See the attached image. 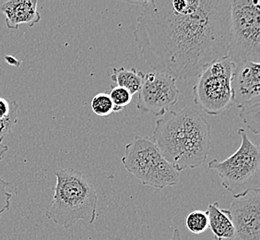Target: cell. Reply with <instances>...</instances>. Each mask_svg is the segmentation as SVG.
I'll return each instance as SVG.
<instances>
[{"label":"cell","mask_w":260,"mask_h":240,"mask_svg":"<svg viewBox=\"0 0 260 240\" xmlns=\"http://www.w3.org/2000/svg\"><path fill=\"white\" fill-rule=\"evenodd\" d=\"M133 32L154 71L190 80L228 55L230 0H149Z\"/></svg>","instance_id":"1"},{"label":"cell","mask_w":260,"mask_h":240,"mask_svg":"<svg viewBox=\"0 0 260 240\" xmlns=\"http://www.w3.org/2000/svg\"><path fill=\"white\" fill-rule=\"evenodd\" d=\"M151 140L167 162L179 173L205 163L210 148V123L190 106L169 111L156 120Z\"/></svg>","instance_id":"2"},{"label":"cell","mask_w":260,"mask_h":240,"mask_svg":"<svg viewBox=\"0 0 260 240\" xmlns=\"http://www.w3.org/2000/svg\"><path fill=\"white\" fill-rule=\"evenodd\" d=\"M55 175L54 196L46 217L66 229L79 221L93 224L97 218L98 195L90 176L73 168L55 171Z\"/></svg>","instance_id":"3"},{"label":"cell","mask_w":260,"mask_h":240,"mask_svg":"<svg viewBox=\"0 0 260 240\" xmlns=\"http://www.w3.org/2000/svg\"><path fill=\"white\" fill-rule=\"evenodd\" d=\"M122 164L144 186L165 189L179 183L180 174L160 154L149 137L136 135L125 145Z\"/></svg>","instance_id":"4"},{"label":"cell","mask_w":260,"mask_h":240,"mask_svg":"<svg viewBox=\"0 0 260 240\" xmlns=\"http://www.w3.org/2000/svg\"><path fill=\"white\" fill-rule=\"evenodd\" d=\"M228 57L235 66L260 61V0H230Z\"/></svg>","instance_id":"5"},{"label":"cell","mask_w":260,"mask_h":240,"mask_svg":"<svg viewBox=\"0 0 260 240\" xmlns=\"http://www.w3.org/2000/svg\"><path fill=\"white\" fill-rule=\"evenodd\" d=\"M237 133L241 139L238 150L225 160L213 159L208 165L210 170L218 173L221 185L233 195L259 188V145L251 141L244 129H239Z\"/></svg>","instance_id":"6"},{"label":"cell","mask_w":260,"mask_h":240,"mask_svg":"<svg viewBox=\"0 0 260 240\" xmlns=\"http://www.w3.org/2000/svg\"><path fill=\"white\" fill-rule=\"evenodd\" d=\"M235 63L227 56L215 60L200 72L193 86V101L208 115H218L234 105L232 81Z\"/></svg>","instance_id":"7"},{"label":"cell","mask_w":260,"mask_h":240,"mask_svg":"<svg viewBox=\"0 0 260 240\" xmlns=\"http://www.w3.org/2000/svg\"><path fill=\"white\" fill-rule=\"evenodd\" d=\"M176 80L160 72L145 73L139 91L137 108L155 116H164L179 100Z\"/></svg>","instance_id":"8"},{"label":"cell","mask_w":260,"mask_h":240,"mask_svg":"<svg viewBox=\"0 0 260 240\" xmlns=\"http://www.w3.org/2000/svg\"><path fill=\"white\" fill-rule=\"evenodd\" d=\"M239 240H260V190L250 189L234 195L228 209Z\"/></svg>","instance_id":"9"},{"label":"cell","mask_w":260,"mask_h":240,"mask_svg":"<svg viewBox=\"0 0 260 240\" xmlns=\"http://www.w3.org/2000/svg\"><path fill=\"white\" fill-rule=\"evenodd\" d=\"M234 104L237 106L260 95V65L246 62L235 66L232 81Z\"/></svg>","instance_id":"10"},{"label":"cell","mask_w":260,"mask_h":240,"mask_svg":"<svg viewBox=\"0 0 260 240\" xmlns=\"http://www.w3.org/2000/svg\"><path fill=\"white\" fill-rule=\"evenodd\" d=\"M37 0H0V12L5 15L6 25L18 30L20 24L32 27L41 20Z\"/></svg>","instance_id":"11"},{"label":"cell","mask_w":260,"mask_h":240,"mask_svg":"<svg viewBox=\"0 0 260 240\" xmlns=\"http://www.w3.org/2000/svg\"><path fill=\"white\" fill-rule=\"evenodd\" d=\"M209 227L217 240H232L235 237V230L231 220L228 209H221L219 202L208 206Z\"/></svg>","instance_id":"12"},{"label":"cell","mask_w":260,"mask_h":240,"mask_svg":"<svg viewBox=\"0 0 260 240\" xmlns=\"http://www.w3.org/2000/svg\"><path fill=\"white\" fill-rule=\"evenodd\" d=\"M145 73L131 68L130 70L124 67L113 68V73L111 74V80L113 81L112 86H119L125 88L132 95L138 94L142 85Z\"/></svg>","instance_id":"13"},{"label":"cell","mask_w":260,"mask_h":240,"mask_svg":"<svg viewBox=\"0 0 260 240\" xmlns=\"http://www.w3.org/2000/svg\"><path fill=\"white\" fill-rule=\"evenodd\" d=\"M237 107L239 108V116L247 129L254 134H259L260 95L246 101Z\"/></svg>","instance_id":"14"},{"label":"cell","mask_w":260,"mask_h":240,"mask_svg":"<svg viewBox=\"0 0 260 240\" xmlns=\"http://www.w3.org/2000/svg\"><path fill=\"white\" fill-rule=\"evenodd\" d=\"M185 225L187 230L196 235L204 233L209 227L207 211L197 210L191 212L185 217Z\"/></svg>","instance_id":"15"},{"label":"cell","mask_w":260,"mask_h":240,"mask_svg":"<svg viewBox=\"0 0 260 240\" xmlns=\"http://www.w3.org/2000/svg\"><path fill=\"white\" fill-rule=\"evenodd\" d=\"M90 108L95 115L107 116L114 113V105L110 96L106 93L97 94L90 101Z\"/></svg>","instance_id":"16"},{"label":"cell","mask_w":260,"mask_h":240,"mask_svg":"<svg viewBox=\"0 0 260 240\" xmlns=\"http://www.w3.org/2000/svg\"><path fill=\"white\" fill-rule=\"evenodd\" d=\"M19 105L16 101H10V112L5 118L0 119V144L5 139L6 136L11 133L15 129L16 124L18 122V113H19Z\"/></svg>","instance_id":"17"},{"label":"cell","mask_w":260,"mask_h":240,"mask_svg":"<svg viewBox=\"0 0 260 240\" xmlns=\"http://www.w3.org/2000/svg\"><path fill=\"white\" fill-rule=\"evenodd\" d=\"M108 95L114 105V113L123 110L126 105H129L133 97L128 91L119 86L111 85L110 93Z\"/></svg>","instance_id":"18"},{"label":"cell","mask_w":260,"mask_h":240,"mask_svg":"<svg viewBox=\"0 0 260 240\" xmlns=\"http://www.w3.org/2000/svg\"><path fill=\"white\" fill-rule=\"evenodd\" d=\"M9 150L8 146L0 144V162L4 159L7 152ZM10 183L0 177V219L2 215L10 209V200L12 198V193L7 191V187Z\"/></svg>","instance_id":"19"},{"label":"cell","mask_w":260,"mask_h":240,"mask_svg":"<svg viewBox=\"0 0 260 240\" xmlns=\"http://www.w3.org/2000/svg\"><path fill=\"white\" fill-rule=\"evenodd\" d=\"M10 112V101L5 98H0V119L5 118Z\"/></svg>","instance_id":"20"},{"label":"cell","mask_w":260,"mask_h":240,"mask_svg":"<svg viewBox=\"0 0 260 240\" xmlns=\"http://www.w3.org/2000/svg\"><path fill=\"white\" fill-rule=\"evenodd\" d=\"M5 60L6 62H8L10 65L14 66V67H19L20 64V61L16 59L15 57H13V56H10V55L6 56Z\"/></svg>","instance_id":"21"},{"label":"cell","mask_w":260,"mask_h":240,"mask_svg":"<svg viewBox=\"0 0 260 240\" xmlns=\"http://www.w3.org/2000/svg\"><path fill=\"white\" fill-rule=\"evenodd\" d=\"M169 240H182L181 239L180 232H179L178 229H175V230H174L173 236H172L171 239Z\"/></svg>","instance_id":"22"}]
</instances>
